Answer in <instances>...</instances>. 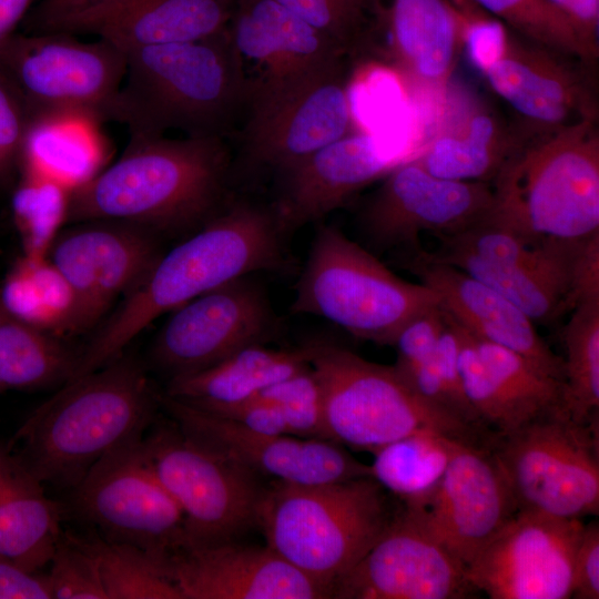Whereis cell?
<instances>
[{"label":"cell","mask_w":599,"mask_h":599,"mask_svg":"<svg viewBox=\"0 0 599 599\" xmlns=\"http://www.w3.org/2000/svg\"><path fill=\"white\" fill-rule=\"evenodd\" d=\"M285 234L272 206L229 203L190 237L160 255L78 353L71 379L120 357L161 315L236 278L283 270Z\"/></svg>","instance_id":"obj_1"},{"label":"cell","mask_w":599,"mask_h":599,"mask_svg":"<svg viewBox=\"0 0 599 599\" xmlns=\"http://www.w3.org/2000/svg\"><path fill=\"white\" fill-rule=\"evenodd\" d=\"M130 138L115 162L71 192L68 223L114 221L175 234L195 231L229 204L224 138Z\"/></svg>","instance_id":"obj_2"},{"label":"cell","mask_w":599,"mask_h":599,"mask_svg":"<svg viewBox=\"0 0 599 599\" xmlns=\"http://www.w3.org/2000/svg\"><path fill=\"white\" fill-rule=\"evenodd\" d=\"M158 393L144 368L121 355L38 406L10 443L12 459L44 487L71 490L104 456L143 437Z\"/></svg>","instance_id":"obj_3"},{"label":"cell","mask_w":599,"mask_h":599,"mask_svg":"<svg viewBox=\"0 0 599 599\" xmlns=\"http://www.w3.org/2000/svg\"><path fill=\"white\" fill-rule=\"evenodd\" d=\"M112 121L130 135L225 138L243 115L250 81L227 29L207 39L124 51Z\"/></svg>","instance_id":"obj_4"},{"label":"cell","mask_w":599,"mask_h":599,"mask_svg":"<svg viewBox=\"0 0 599 599\" xmlns=\"http://www.w3.org/2000/svg\"><path fill=\"white\" fill-rule=\"evenodd\" d=\"M522 123L519 146L491 183L488 220L532 243L599 234L597 120L557 128Z\"/></svg>","instance_id":"obj_5"},{"label":"cell","mask_w":599,"mask_h":599,"mask_svg":"<svg viewBox=\"0 0 599 599\" xmlns=\"http://www.w3.org/2000/svg\"><path fill=\"white\" fill-rule=\"evenodd\" d=\"M395 509L370 476L314 485L271 480L256 526L266 546L332 598L334 585L367 552Z\"/></svg>","instance_id":"obj_6"},{"label":"cell","mask_w":599,"mask_h":599,"mask_svg":"<svg viewBox=\"0 0 599 599\" xmlns=\"http://www.w3.org/2000/svg\"><path fill=\"white\" fill-rule=\"evenodd\" d=\"M439 305V295L386 267L339 229L319 224L295 285L291 309L329 321L352 336L393 346L415 316Z\"/></svg>","instance_id":"obj_7"},{"label":"cell","mask_w":599,"mask_h":599,"mask_svg":"<svg viewBox=\"0 0 599 599\" xmlns=\"http://www.w3.org/2000/svg\"><path fill=\"white\" fill-rule=\"evenodd\" d=\"M323 396L328 438L370 451L418 432L481 444L484 436L418 396L396 367L369 362L334 343L305 344Z\"/></svg>","instance_id":"obj_8"},{"label":"cell","mask_w":599,"mask_h":599,"mask_svg":"<svg viewBox=\"0 0 599 599\" xmlns=\"http://www.w3.org/2000/svg\"><path fill=\"white\" fill-rule=\"evenodd\" d=\"M599 418L577 420L559 408L507 433L486 447L499 464L518 510L560 518L599 512Z\"/></svg>","instance_id":"obj_9"},{"label":"cell","mask_w":599,"mask_h":599,"mask_svg":"<svg viewBox=\"0 0 599 599\" xmlns=\"http://www.w3.org/2000/svg\"><path fill=\"white\" fill-rule=\"evenodd\" d=\"M240 155L277 174L356 130L346 59L251 89Z\"/></svg>","instance_id":"obj_10"},{"label":"cell","mask_w":599,"mask_h":599,"mask_svg":"<svg viewBox=\"0 0 599 599\" xmlns=\"http://www.w3.org/2000/svg\"><path fill=\"white\" fill-rule=\"evenodd\" d=\"M156 418L141 439L149 467L181 509L186 545L236 540L256 526L260 476ZM185 545V546H186Z\"/></svg>","instance_id":"obj_11"},{"label":"cell","mask_w":599,"mask_h":599,"mask_svg":"<svg viewBox=\"0 0 599 599\" xmlns=\"http://www.w3.org/2000/svg\"><path fill=\"white\" fill-rule=\"evenodd\" d=\"M0 72L32 116L74 113L112 121L125 53L97 38L67 32H16L0 50Z\"/></svg>","instance_id":"obj_12"},{"label":"cell","mask_w":599,"mask_h":599,"mask_svg":"<svg viewBox=\"0 0 599 599\" xmlns=\"http://www.w3.org/2000/svg\"><path fill=\"white\" fill-rule=\"evenodd\" d=\"M141 439L100 459L70 490L73 511L108 540L164 562L187 544L184 517L149 467Z\"/></svg>","instance_id":"obj_13"},{"label":"cell","mask_w":599,"mask_h":599,"mask_svg":"<svg viewBox=\"0 0 599 599\" xmlns=\"http://www.w3.org/2000/svg\"><path fill=\"white\" fill-rule=\"evenodd\" d=\"M494 204L490 183L438 177L412 158L383 179L358 224L368 250L410 253L423 248L422 234L463 232L486 220Z\"/></svg>","instance_id":"obj_14"},{"label":"cell","mask_w":599,"mask_h":599,"mask_svg":"<svg viewBox=\"0 0 599 599\" xmlns=\"http://www.w3.org/2000/svg\"><path fill=\"white\" fill-rule=\"evenodd\" d=\"M171 313L150 355L169 380L203 370L246 346L264 344L277 327L267 294L252 275L202 294Z\"/></svg>","instance_id":"obj_15"},{"label":"cell","mask_w":599,"mask_h":599,"mask_svg":"<svg viewBox=\"0 0 599 599\" xmlns=\"http://www.w3.org/2000/svg\"><path fill=\"white\" fill-rule=\"evenodd\" d=\"M585 524L518 510L465 568L490 599L571 598L573 561Z\"/></svg>","instance_id":"obj_16"},{"label":"cell","mask_w":599,"mask_h":599,"mask_svg":"<svg viewBox=\"0 0 599 599\" xmlns=\"http://www.w3.org/2000/svg\"><path fill=\"white\" fill-rule=\"evenodd\" d=\"M159 408L187 436L260 477L314 485L372 477L370 467L336 441L251 430L164 392Z\"/></svg>","instance_id":"obj_17"},{"label":"cell","mask_w":599,"mask_h":599,"mask_svg":"<svg viewBox=\"0 0 599 599\" xmlns=\"http://www.w3.org/2000/svg\"><path fill=\"white\" fill-rule=\"evenodd\" d=\"M477 590L465 566L402 504L378 538L333 587L339 599H464Z\"/></svg>","instance_id":"obj_18"},{"label":"cell","mask_w":599,"mask_h":599,"mask_svg":"<svg viewBox=\"0 0 599 599\" xmlns=\"http://www.w3.org/2000/svg\"><path fill=\"white\" fill-rule=\"evenodd\" d=\"M156 235L114 221L79 222L59 233L48 258L74 294V333L95 324L143 280L162 254Z\"/></svg>","instance_id":"obj_19"},{"label":"cell","mask_w":599,"mask_h":599,"mask_svg":"<svg viewBox=\"0 0 599 599\" xmlns=\"http://www.w3.org/2000/svg\"><path fill=\"white\" fill-rule=\"evenodd\" d=\"M406 508L465 568L518 511L490 450L458 439L429 499L418 508Z\"/></svg>","instance_id":"obj_20"},{"label":"cell","mask_w":599,"mask_h":599,"mask_svg":"<svg viewBox=\"0 0 599 599\" xmlns=\"http://www.w3.org/2000/svg\"><path fill=\"white\" fill-rule=\"evenodd\" d=\"M414 153L362 131L347 134L281 172L272 209L285 233L323 220Z\"/></svg>","instance_id":"obj_21"},{"label":"cell","mask_w":599,"mask_h":599,"mask_svg":"<svg viewBox=\"0 0 599 599\" xmlns=\"http://www.w3.org/2000/svg\"><path fill=\"white\" fill-rule=\"evenodd\" d=\"M163 568L181 599L331 598L326 588L266 545H186Z\"/></svg>","instance_id":"obj_22"},{"label":"cell","mask_w":599,"mask_h":599,"mask_svg":"<svg viewBox=\"0 0 599 599\" xmlns=\"http://www.w3.org/2000/svg\"><path fill=\"white\" fill-rule=\"evenodd\" d=\"M568 58L510 30L499 54L479 71L528 124L557 128L598 120L595 93Z\"/></svg>","instance_id":"obj_23"},{"label":"cell","mask_w":599,"mask_h":599,"mask_svg":"<svg viewBox=\"0 0 599 599\" xmlns=\"http://www.w3.org/2000/svg\"><path fill=\"white\" fill-rule=\"evenodd\" d=\"M420 250L399 254V264L438 293L439 305L446 314L475 336L521 355L565 383L562 357L541 338L525 312L465 272L427 260Z\"/></svg>","instance_id":"obj_24"},{"label":"cell","mask_w":599,"mask_h":599,"mask_svg":"<svg viewBox=\"0 0 599 599\" xmlns=\"http://www.w3.org/2000/svg\"><path fill=\"white\" fill-rule=\"evenodd\" d=\"M236 0H106L44 32L93 34L119 49L207 39L227 29Z\"/></svg>","instance_id":"obj_25"},{"label":"cell","mask_w":599,"mask_h":599,"mask_svg":"<svg viewBox=\"0 0 599 599\" xmlns=\"http://www.w3.org/2000/svg\"><path fill=\"white\" fill-rule=\"evenodd\" d=\"M374 12L386 61L413 90L443 100L464 49L463 10L449 0H388Z\"/></svg>","instance_id":"obj_26"},{"label":"cell","mask_w":599,"mask_h":599,"mask_svg":"<svg viewBox=\"0 0 599 599\" xmlns=\"http://www.w3.org/2000/svg\"><path fill=\"white\" fill-rule=\"evenodd\" d=\"M524 124L509 126L486 102L448 88L430 139L413 158L435 176L493 183L520 144Z\"/></svg>","instance_id":"obj_27"},{"label":"cell","mask_w":599,"mask_h":599,"mask_svg":"<svg viewBox=\"0 0 599 599\" xmlns=\"http://www.w3.org/2000/svg\"><path fill=\"white\" fill-rule=\"evenodd\" d=\"M99 120L74 113L32 116L19 174L52 180L71 192L105 167L108 145Z\"/></svg>","instance_id":"obj_28"},{"label":"cell","mask_w":599,"mask_h":599,"mask_svg":"<svg viewBox=\"0 0 599 599\" xmlns=\"http://www.w3.org/2000/svg\"><path fill=\"white\" fill-rule=\"evenodd\" d=\"M305 345L273 348L246 346L203 370L170 379L169 396L203 410L240 403L308 365Z\"/></svg>","instance_id":"obj_29"},{"label":"cell","mask_w":599,"mask_h":599,"mask_svg":"<svg viewBox=\"0 0 599 599\" xmlns=\"http://www.w3.org/2000/svg\"><path fill=\"white\" fill-rule=\"evenodd\" d=\"M60 506L12 458L0 456V556L40 571L62 535Z\"/></svg>","instance_id":"obj_30"},{"label":"cell","mask_w":599,"mask_h":599,"mask_svg":"<svg viewBox=\"0 0 599 599\" xmlns=\"http://www.w3.org/2000/svg\"><path fill=\"white\" fill-rule=\"evenodd\" d=\"M429 261L451 265L497 291L534 323H551L575 307L571 282L560 275L517 265L498 264L471 254L420 250Z\"/></svg>","instance_id":"obj_31"},{"label":"cell","mask_w":599,"mask_h":599,"mask_svg":"<svg viewBox=\"0 0 599 599\" xmlns=\"http://www.w3.org/2000/svg\"><path fill=\"white\" fill-rule=\"evenodd\" d=\"M77 358L59 336L0 307V393L61 386L71 379Z\"/></svg>","instance_id":"obj_32"},{"label":"cell","mask_w":599,"mask_h":599,"mask_svg":"<svg viewBox=\"0 0 599 599\" xmlns=\"http://www.w3.org/2000/svg\"><path fill=\"white\" fill-rule=\"evenodd\" d=\"M0 307L17 319L59 337L74 334V294L48 256L22 255L14 263L1 286Z\"/></svg>","instance_id":"obj_33"},{"label":"cell","mask_w":599,"mask_h":599,"mask_svg":"<svg viewBox=\"0 0 599 599\" xmlns=\"http://www.w3.org/2000/svg\"><path fill=\"white\" fill-rule=\"evenodd\" d=\"M456 440L428 432L394 440L373 453L372 477L403 506L418 508L438 486Z\"/></svg>","instance_id":"obj_34"},{"label":"cell","mask_w":599,"mask_h":599,"mask_svg":"<svg viewBox=\"0 0 599 599\" xmlns=\"http://www.w3.org/2000/svg\"><path fill=\"white\" fill-rule=\"evenodd\" d=\"M564 329L566 404L579 422L598 418L599 297L580 302Z\"/></svg>","instance_id":"obj_35"},{"label":"cell","mask_w":599,"mask_h":599,"mask_svg":"<svg viewBox=\"0 0 599 599\" xmlns=\"http://www.w3.org/2000/svg\"><path fill=\"white\" fill-rule=\"evenodd\" d=\"M87 540L97 558L106 599H181L163 562L152 555L100 536Z\"/></svg>","instance_id":"obj_36"},{"label":"cell","mask_w":599,"mask_h":599,"mask_svg":"<svg viewBox=\"0 0 599 599\" xmlns=\"http://www.w3.org/2000/svg\"><path fill=\"white\" fill-rule=\"evenodd\" d=\"M71 191L40 176L20 174L11 197V212L23 255L47 257L68 223Z\"/></svg>","instance_id":"obj_37"},{"label":"cell","mask_w":599,"mask_h":599,"mask_svg":"<svg viewBox=\"0 0 599 599\" xmlns=\"http://www.w3.org/2000/svg\"><path fill=\"white\" fill-rule=\"evenodd\" d=\"M470 334L485 364L528 422L567 408L564 382L546 374L521 355Z\"/></svg>","instance_id":"obj_38"},{"label":"cell","mask_w":599,"mask_h":599,"mask_svg":"<svg viewBox=\"0 0 599 599\" xmlns=\"http://www.w3.org/2000/svg\"><path fill=\"white\" fill-rule=\"evenodd\" d=\"M518 35L585 63L597 57L549 0H473Z\"/></svg>","instance_id":"obj_39"},{"label":"cell","mask_w":599,"mask_h":599,"mask_svg":"<svg viewBox=\"0 0 599 599\" xmlns=\"http://www.w3.org/2000/svg\"><path fill=\"white\" fill-rule=\"evenodd\" d=\"M450 319L459 339L458 368L463 390L484 428L490 433H507L528 423L485 364L470 332Z\"/></svg>","instance_id":"obj_40"},{"label":"cell","mask_w":599,"mask_h":599,"mask_svg":"<svg viewBox=\"0 0 599 599\" xmlns=\"http://www.w3.org/2000/svg\"><path fill=\"white\" fill-rule=\"evenodd\" d=\"M332 39L349 57L370 42L368 10L359 0H275Z\"/></svg>","instance_id":"obj_41"},{"label":"cell","mask_w":599,"mask_h":599,"mask_svg":"<svg viewBox=\"0 0 599 599\" xmlns=\"http://www.w3.org/2000/svg\"><path fill=\"white\" fill-rule=\"evenodd\" d=\"M256 396L278 406L291 435L329 439L324 420L321 386L309 364L270 385Z\"/></svg>","instance_id":"obj_42"},{"label":"cell","mask_w":599,"mask_h":599,"mask_svg":"<svg viewBox=\"0 0 599 599\" xmlns=\"http://www.w3.org/2000/svg\"><path fill=\"white\" fill-rule=\"evenodd\" d=\"M48 567L51 599H106L85 537L62 532Z\"/></svg>","instance_id":"obj_43"},{"label":"cell","mask_w":599,"mask_h":599,"mask_svg":"<svg viewBox=\"0 0 599 599\" xmlns=\"http://www.w3.org/2000/svg\"><path fill=\"white\" fill-rule=\"evenodd\" d=\"M31 115L22 98L0 72V183L19 171L20 154Z\"/></svg>","instance_id":"obj_44"},{"label":"cell","mask_w":599,"mask_h":599,"mask_svg":"<svg viewBox=\"0 0 599 599\" xmlns=\"http://www.w3.org/2000/svg\"><path fill=\"white\" fill-rule=\"evenodd\" d=\"M445 324V314L440 305L412 318L400 329L393 344L397 351L394 366L398 370H406L430 358L435 354Z\"/></svg>","instance_id":"obj_45"},{"label":"cell","mask_w":599,"mask_h":599,"mask_svg":"<svg viewBox=\"0 0 599 599\" xmlns=\"http://www.w3.org/2000/svg\"><path fill=\"white\" fill-rule=\"evenodd\" d=\"M206 412L229 418L257 433L291 435L278 406L260 396Z\"/></svg>","instance_id":"obj_46"},{"label":"cell","mask_w":599,"mask_h":599,"mask_svg":"<svg viewBox=\"0 0 599 599\" xmlns=\"http://www.w3.org/2000/svg\"><path fill=\"white\" fill-rule=\"evenodd\" d=\"M571 598H599V525L591 521L585 525L579 541L572 576Z\"/></svg>","instance_id":"obj_47"},{"label":"cell","mask_w":599,"mask_h":599,"mask_svg":"<svg viewBox=\"0 0 599 599\" xmlns=\"http://www.w3.org/2000/svg\"><path fill=\"white\" fill-rule=\"evenodd\" d=\"M51 599L47 573L0 556V599Z\"/></svg>","instance_id":"obj_48"},{"label":"cell","mask_w":599,"mask_h":599,"mask_svg":"<svg viewBox=\"0 0 599 599\" xmlns=\"http://www.w3.org/2000/svg\"><path fill=\"white\" fill-rule=\"evenodd\" d=\"M106 0H41L27 14L29 33L44 32L55 22Z\"/></svg>","instance_id":"obj_49"},{"label":"cell","mask_w":599,"mask_h":599,"mask_svg":"<svg viewBox=\"0 0 599 599\" xmlns=\"http://www.w3.org/2000/svg\"><path fill=\"white\" fill-rule=\"evenodd\" d=\"M568 16L583 42L598 58L599 0H572Z\"/></svg>","instance_id":"obj_50"},{"label":"cell","mask_w":599,"mask_h":599,"mask_svg":"<svg viewBox=\"0 0 599 599\" xmlns=\"http://www.w3.org/2000/svg\"><path fill=\"white\" fill-rule=\"evenodd\" d=\"M34 0H0V50L17 32Z\"/></svg>","instance_id":"obj_51"},{"label":"cell","mask_w":599,"mask_h":599,"mask_svg":"<svg viewBox=\"0 0 599 599\" xmlns=\"http://www.w3.org/2000/svg\"><path fill=\"white\" fill-rule=\"evenodd\" d=\"M558 10L564 12L569 18V10L572 0H549ZM572 23V22H571Z\"/></svg>","instance_id":"obj_52"},{"label":"cell","mask_w":599,"mask_h":599,"mask_svg":"<svg viewBox=\"0 0 599 599\" xmlns=\"http://www.w3.org/2000/svg\"><path fill=\"white\" fill-rule=\"evenodd\" d=\"M365 8L368 10V12H373L379 2V0H359Z\"/></svg>","instance_id":"obj_53"}]
</instances>
